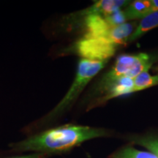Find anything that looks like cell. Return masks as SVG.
I'll return each mask as SVG.
<instances>
[{
	"label": "cell",
	"instance_id": "obj_13",
	"mask_svg": "<svg viewBox=\"0 0 158 158\" xmlns=\"http://www.w3.org/2000/svg\"><path fill=\"white\" fill-rule=\"evenodd\" d=\"M51 155L46 153H32L28 155H22V156H15V157H10L6 158H47L48 156Z\"/></svg>",
	"mask_w": 158,
	"mask_h": 158
},
{
	"label": "cell",
	"instance_id": "obj_14",
	"mask_svg": "<svg viewBox=\"0 0 158 158\" xmlns=\"http://www.w3.org/2000/svg\"><path fill=\"white\" fill-rule=\"evenodd\" d=\"M152 11L158 10V0H152Z\"/></svg>",
	"mask_w": 158,
	"mask_h": 158
},
{
	"label": "cell",
	"instance_id": "obj_11",
	"mask_svg": "<svg viewBox=\"0 0 158 158\" xmlns=\"http://www.w3.org/2000/svg\"><path fill=\"white\" fill-rule=\"evenodd\" d=\"M110 158H158L151 152L139 151L132 147H125L116 152Z\"/></svg>",
	"mask_w": 158,
	"mask_h": 158
},
{
	"label": "cell",
	"instance_id": "obj_1",
	"mask_svg": "<svg viewBox=\"0 0 158 158\" xmlns=\"http://www.w3.org/2000/svg\"><path fill=\"white\" fill-rule=\"evenodd\" d=\"M106 135V131L88 126L68 124L36 134L10 145L11 151L16 152L54 153L68 150L92 138Z\"/></svg>",
	"mask_w": 158,
	"mask_h": 158
},
{
	"label": "cell",
	"instance_id": "obj_9",
	"mask_svg": "<svg viewBox=\"0 0 158 158\" xmlns=\"http://www.w3.org/2000/svg\"><path fill=\"white\" fill-rule=\"evenodd\" d=\"M158 27V10L154 11L141 19L139 25L133 31L128 40L133 41L141 37L143 34Z\"/></svg>",
	"mask_w": 158,
	"mask_h": 158
},
{
	"label": "cell",
	"instance_id": "obj_8",
	"mask_svg": "<svg viewBox=\"0 0 158 158\" xmlns=\"http://www.w3.org/2000/svg\"><path fill=\"white\" fill-rule=\"evenodd\" d=\"M152 12V0H138L129 5L124 13L127 20H134L143 19Z\"/></svg>",
	"mask_w": 158,
	"mask_h": 158
},
{
	"label": "cell",
	"instance_id": "obj_2",
	"mask_svg": "<svg viewBox=\"0 0 158 158\" xmlns=\"http://www.w3.org/2000/svg\"><path fill=\"white\" fill-rule=\"evenodd\" d=\"M106 63L107 62L92 61L86 59H81L78 62L76 78L70 89L56 107L43 118V121L45 122L53 121L54 118L68 110L88 83L103 69Z\"/></svg>",
	"mask_w": 158,
	"mask_h": 158
},
{
	"label": "cell",
	"instance_id": "obj_10",
	"mask_svg": "<svg viewBox=\"0 0 158 158\" xmlns=\"http://www.w3.org/2000/svg\"><path fill=\"white\" fill-rule=\"evenodd\" d=\"M158 85V76H150L148 71H144L133 78L132 92H138Z\"/></svg>",
	"mask_w": 158,
	"mask_h": 158
},
{
	"label": "cell",
	"instance_id": "obj_3",
	"mask_svg": "<svg viewBox=\"0 0 158 158\" xmlns=\"http://www.w3.org/2000/svg\"><path fill=\"white\" fill-rule=\"evenodd\" d=\"M153 62V57L143 53L122 55L116 59L113 68L102 78L100 87H104L123 77L133 79L141 73L149 70Z\"/></svg>",
	"mask_w": 158,
	"mask_h": 158
},
{
	"label": "cell",
	"instance_id": "obj_4",
	"mask_svg": "<svg viewBox=\"0 0 158 158\" xmlns=\"http://www.w3.org/2000/svg\"><path fill=\"white\" fill-rule=\"evenodd\" d=\"M118 45L108 40L84 37L76 45V52L82 59L98 62H108L115 54Z\"/></svg>",
	"mask_w": 158,
	"mask_h": 158
},
{
	"label": "cell",
	"instance_id": "obj_7",
	"mask_svg": "<svg viewBox=\"0 0 158 158\" xmlns=\"http://www.w3.org/2000/svg\"><path fill=\"white\" fill-rule=\"evenodd\" d=\"M134 24L124 23L110 29L102 38L106 39L116 45H123L129 40L133 33Z\"/></svg>",
	"mask_w": 158,
	"mask_h": 158
},
{
	"label": "cell",
	"instance_id": "obj_12",
	"mask_svg": "<svg viewBox=\"0 0 158 158\" xmlns=\"http://www.w3.org/2000/svg\"><path fill=\"white\" fill-rule=\"evenodd\" d=\"M139 145L147 148L152 154L158 157V138H142L135 141Z\"/></svg>",
	"mask_w": 158,
	"mask_h": 158
},
{
	"label": "cell",
	"instance_id": "obj_6",
	"mask_svg": "<svg viewBox=\"0 0 158 158\" xmlns=\"http://www.w3.org/2000/svg\"><path fill=\"white\" fill-rule=\"evenodd\" d=\"M133 87V79L130 78H120L111 84L102 87L104 89H107V94L104 97L103 101L118 97L122 94L131 93Z\"/></svg>",
	"mask_w": 158,
	"mask_h": 158
},
{
	"label": "cell",
	"instance_id": "obj_5",
	"mask_svg": "<svg viewBox=\"0 0 158 158\" xmlns=\"http://www.w3.org/2000/svg\"><path fill=\"white\" fill-rule=\"evenodd\" d=\"M130 2L122 0H102L96 2L92 7L86 10V14H97L106 16L114 12L119 10L120 8L128 5Z\"/></svg>",
	"mask_w": 158,
	"mask_h": 158
}]
</instances>
